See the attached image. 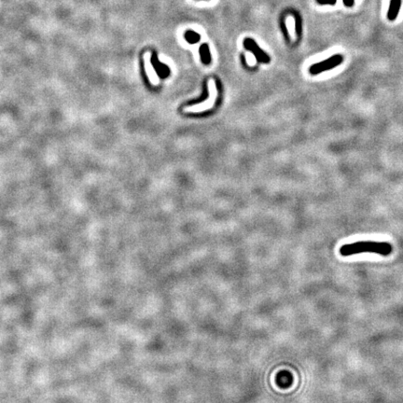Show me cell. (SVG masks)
Instances as JSON below:
<instances>
[{
  "instance_id": "7",
  "label": "cell",
  "mask_w": 403,
  "mask_h": 403,
  "mask_svg": "<svg viewBox=\"0 0 403 403\" xmlns=\"http://www.w3.org/2000/svg\"><path fill=\"white\" fill-rule=\"evenodd\" d=\"M200 56H201V62L205 65H209L211 63V54L209 46L207 43H204L200 47Z\"/></svg>"
},
{
  "instance_id": "11",
  "label": "cell",
  "mask_w": 403,
  "mask_h": 403,
  "mask_svg": "<svg viewBox=\"0 0 403 403\" xmlns=\"http://www.w3.org/2000/svg\"><path fill=\"white\" fill-rule=\"evenodd\" d=\"M344 3L347 7H352L354 5V0H344Z\"/></svg>"
},
{
  "instance_id": "3",
  "label": "cell",
  "mask_w": 403,
  "mask_h": 403,
  "mask_svg": "<svg viewBox=\"0 0 403 403\" xmlns=\"http://www.w3.org/2000/svg\"><path fill=\"white\" fill-rule=\"evenodd\" d=\"M244 47H245L247 50H249L250 52H252V53H253L255 57H256V59H257L258 62L268 64V63H270V61H271L270 56L267 55V54L258 47L257 42H255L252 38L247 37V38L244 41Z\"/></svg>"
},
{
  "instance_id": "1",
  "label": "cell",
  "mask_w": 403,
  "mask_h": 403,
  "mask_svg": "<svg viewBox=\"0 0 403 403\" xmlns=\"http://www.w3.org/2000/svg\"><path fill=\"white\" fill-rule=\"evenodd\" d=\"M392 250L391 244L388 242L360 241V242L347 244L341 246L340 248V254L344 257L361 253H374L381 256H388L389 254H391Z\"/></svg>"
},
{
  "instance_id": "5",
  "label": "cell",
  "mask_w": 403,
  "mask_h": 403,
  "mask_svg": "<svg viewBox=\"0 0 403 403\" xmlns=\"http://www.w3.org/2000/svg\"><path fill=\"white\" fill-rule=\"evenodd\" d=\"M151 65L154 68L156 73L158 74V76L160 78H166L169 76L170 74V69L169 67H167L166 65H164L163 63H160L158 59V55L156 52H153L151 55Z\"/></svg>"
},
{
  "instance_id": "8",
  "label": "cell",
  "mask_w": 403,
  "mask_h": 403,
  "mask_svg": "<svg viewBox=\"0 0 403 403\" xmlns=\"http://www.w3.org/2000/svg\"><path fill=\"white\" fill-rule=\"evenodd\" d=\"M184 36H185V39L190 44H195L197 42H200V38H201V36L198 33L192 31V30H188L185 33Z\"/></svg>"
},
{
  "instance_id": "6",
  "label": "cell",
  "mask_w": 403,
  "mask_h": 403,
  "mask_svg": "<svg viewBox=\"0 0 403 403\" xmlns=\"http://www.w3.org/2000/svg\"><path fill=\"white\" fill-rule=\"evenodd\" d=\"M401 0H391L389 10L388 11V18L389 21H395L398 18V12L400 11Z\"/></svg>"
},
{
  "instance_id": "9",
  "label": "cell",
  "mask_w": 403,
  "mask_h": 403,
  "mask_svg": "<svg viewBox=\"0 0 403 403\" xmlns=\"http://www.w3.org/2000/svg\"><path fill=\"white\" fill-rule=\"evenodd\" d=\"M295 21H296V33L297 36H300L301 35V20H300V16L298 14L295 15Z\"/></svg>"
},
{
  "instance_id": "4",
  "label": "cell",
  "mask_w": 403,
  "mask_h": 403,
  "mask_svg": "<svg viewBox=\"0 0 403 403\" xmlns=\"http://www.w3.org/2000/svg\"><path fill=\"white\" fill-rule=\"evenodd\" d=\"M209 95H210V97L207 99V101H205L204 103L199 104L198 106H195V107L187 108L186 111H189V112H200V111H204L206 109L212 108L213 106H214V103H215L216 97H217V90H216V87H215L213 82H210Z\"/></svg>"
},
{
  "instance_id": "10",
  "label": "cell",
  "mask_w": 403,
  "mask_h": 403,
  "mask_svg": "<svg viewBox=\"0 0 403 403\" xmlns=\"http://www.w3.org/2000/svg\"><path fill=\"white\" fill-rule=\"evenodd\" d=\"M316 1H317V3H318V4H322V5H326V4H329V5H334L337 0H316Z\"/></svg>"
},
{
  "instance_id": "2",
  "label": "cell",
  "mask_w": 403,
  "mask_h": 403,
  "mask_svg": "<svg viewBox=\"0 0 403 403\" xmlns=\"http://www.w3.org/2000/svg\"><path fill=\"white\" fill-rule=\"evenodd\" d=\"M342 62H344V57L341 56V54H335L322 62L316 63L311 66L309 72L311 75H318L320 73L329 71L335 67H339Z\"/></svg>"
}]
</instances>
